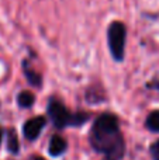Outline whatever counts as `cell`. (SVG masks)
<instances>
[{
    "mask_svg": "<svg viewBox=\"0 0 159 160\" xmlns=\"http://www.w3.org/2000/svg\"><path fill=\"white\" fill-rule=\"evenodd\" d=\"M149 155H151L152 160H159V139L149 146Z\"/></svg>",
    "mask_w": 159,
    "mask_h": 160,
    "instance_id": "cell-10",
    "label": "cell"
},
{
    "mask_svg": "<svg viewBox=\"0 0 159 160\" xmlns=\"http://www.w3.org/2000/svg\"><path fill=\"white\" fill-rule=\"evenodd\" d=\"M47 125V118L42 115L34 117V118H30L24 125H23V135L27 141L33 142L35 139H38V136L41 135L42 129Z\"/></svg>",
    "mask_w": 159,
    "mask_h": 160,
    "instance_id": "cell-4",
    "label": "cell"
},
{
    "mask_svg": "<svg viewBox=\"0 0 159 160\" xmlns=\"http://www.w3.org/2000/svg\"><path fill=\"white\" fill-rule=\"evenodd\" d=\"M30 160H45L44 158H42V156H38V155H33L30 158Z\"/></svg>",
    "mask_w": 159,
    "mask_h": 160,
    "instance_id": "cell-11",
    "label": "cell"
},
{
    "mask_svg": "<svg viewBox=\"0 0 159 160\" xmlns=\"http://www.w3.org/2000/svg\"><path fill=\"white\" fill-rule=\"evenodd\" d=\"M89 143L101 160H121L126 155V141L120 129L118 117L104 112L95 119L89 132Z\"/></svg>",
    "mask_w": 159,
    "mask_h": 160,
    "instance_id": "cell-1",
    "label": "cell"
},
{
    "mask_svg": "<svg viewBox=\"0 0 159 160\" xmlns=\"http://www.w3.org/2000/svg\"><path fill=\"white\" fill-rule=\"evenodd\" d=\"M7 150L11 155H18V152H20L18 136H17V132L13 128L7 129Z\"/></svg>",
    "mask_w": 159,
    "mask_h": 160,
    "instance_id": "cell-7",
    "label": "cell"
},
{
    "mask_svg": "<svg viewBox=\"0 0 159 160\" xmlns=\"http://www.w3.org/2000/svg\"><path fill=\"white\" fill-rule=\"evenodd\" d=\"M23 70H24L25 79H27V82L30 83L31 86H35V87H41V84H42V78H41V75H39L38 72H35L34 69H31L27 61L23 62Z\"/></svg>",
    "mask_w": 159,
    "mask_h": 160,
    "instance_id": "cell-6",
    "label": "cell"
},
{
    "mask_svg": "<svg viewBox=\"0 0 159 160\" xmlns=\"http://www.w3.org/2000/svg\"><path fill=\"white\" fill-rule=\"evenodd\" d=\"M35 102V97L31 91L24 90L17 96V104H18L20 108H31Z\"/></svg>",
    "mask_w": 159,
    "mask_h": 160,
    "instance_id": "cell-8",
    "label": "cell"
},
{
    "mask_svg": "<svg viewBox=\"0 0 159 160\" xmlns=\"http://www.w3.org/2000/svg\"><path fill=\"white\" fill-rule=\"evenodd\" d=\"M66 150H68V142L61 135H54L49 139V145H48V153H49V156L59 158Z\"/></svg>",
    "mask_w": 159,
    "mask_h": 160,
    "instance_id": "cell-5",
    "label": "cell"
},
{
    "mask_svg": "<svg viewBox=\"0 0 159 160\" xmlns=\"http://www.w3.org/2000/svg\"><path fill=\"white\" fill-rule=\"evenodd\" d=\"M149 88H159V82L154 83V84H149Z\"/></svg>",
    "mask_w": 159,
    "mask_h": 160,
    "instance_id": "cell-12",
    "label": "cell"
},
{
    "mask_svg": "<svg viewBox=\"0 0 159 160\" xmlns=\"http://www.w3.org/2000/svg\"><path fill=\"white\" fill-rule=\"evenodd\" d=\"M3 133H4V131H3V128L0 127V145H2V139H3Z\"/></svg>",
    "mask_w": 159,
    "mask_h": 160,
    "instance_id": "cell-13",
    "label": "cell"
},
{
    "mask_svg": "<svg viewBox=\"0 0 159 160\" xmlns=\"http://www.w3.org/2000/svg\"><path fill=\"white\" fill-rule=\"evenodd\" d=\"M47 114L54 127L58 129H65L68 127H82L90 119L89 112L83 111H69L66 105L56 97H51L47 105Z\"/></svg>",
    "mask_w": 159,
    "mask_h": 160,
    "instance_id": "cell-2",
    "label": "cell"
},
{
    "mask_svg": "<svg viewBox=\"0 0 159 160\" xmlns=\"http://www.w3.org/2000/svg\"><path fill=\"white\" fill-rule=\"evenodd\" d=\"M126 39L127 30L121 21H113L107 28V44L113 59L123 62L126 56Z\"/></svg>",
    "mask_w": 159,
    "mask_h": 160,
    "instance_id": "cell-3",
    "label": "cell"
},
{
    "mask_svg": "<svg viewBox=\"0 0 159 160\" xmlns=\"http://www.w3.org/2000/svg\"><path fill=\"white\" fill-rule=\"evenodd\" d=\"M145 127L148 128L151 132L159 133V110H155L152 112H149V115L146 117Z\"/></svg>",
    "mask_w": 159,
    "mask_h": 160,
    "instance_id": "cell-9",
    "label": "cell"
}]
</instances>
